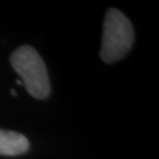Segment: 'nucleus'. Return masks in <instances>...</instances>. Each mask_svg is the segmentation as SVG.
I'll return each instance as SVG.
<instances>
[{
    "label": "nucleus",
    "instance_id": "nucleus-1",
    "mask_svg": "<svg viewBox=\"0 0 159 159\" xmlns=\"http://www.w3.org/2000/svg\"><path fill=\"white\" fill-rule=\"evenodd\" d=\"M12 67L21 78V83L31 96L45 99L50 94V80L45 63L39 53L31 46H21L13 52Z\"/></svg>",
    "mask_w": 159,
    "mask_h": 159
},
{
    "label": "nucleus",
    "instance_id": "nucleus-2",
    "mask_svg": "<svg viewBox=\"0 0 159 159\" xmlns=\"http://www.w3.org/2000/svg\"><path fill=\"white\" fill-rule=\"evenodd\" d=\"M134 40L131 21L117 8H111L105 16L100 57L105 63H113L130 51Z\"/></svg>",
    "mask_w": 159,
    "mask_h": 159
},
{
    "label": "nucleus",
    "instance_id": "nucleus-3",
    "mask_svg": "<svg viewBox=\"0 0 159 159\" xmlns=\"http://www.w3.org/2000/svg\"><path fill=\"white\" fill-rule=\"evenodd\" d=\"M30 148L26 137L14 131L0 130V154L18 156L25 153Z\"/></svg>",
    "mask_w": 159,
    "mask_h": 159
},
{
    "label": "nucleus",
    "instance_id": "nucleus-4",
    "mask_svg": "<svg viewBox=\"0 0 159 159\" xmlns=\"http://www.w3.org/2000/svg\"><path fill=\"white\" fill-rule=\"evenodd\" d=\"M11 94H13V96H17V92L14 91V90H11Z\"/></svg>",
    "mask_w": 159,
    "mask_h": 159
}]
</instances>
